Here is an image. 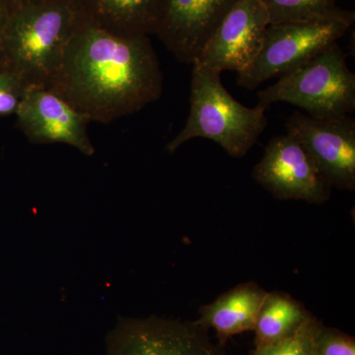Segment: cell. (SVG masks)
<instances>
[{
    "instance_id": "cell-2",
    "label": "cell",
    "mask_w": 355,
    "mask_h": 355,
    "mask_svg": "<svg viewBox=\"0 0 355 355\" xmlns=\"http://www.w3.org/2000/svg\"><path fill=\"white\" fill-rule=\"evenodd\" d=\"M78 0H28L9 8L0 60L29 85L46 86L83 20Z\"/></svg>"
},
{
    "instance_id": "cell-20",
    "label": "cell",
    "mask_w": 355,
    "mask_h": 355,
    "mask_svg": "<svg viewBox=\"0 0 355 355\" xmlns=\"http://www.w3.org/2000/svg\"><path fill=\"white\" fill-rule=\"evenodd\" d=\"M8 4L9 8L17 4L22 3V2L28 1V0H4Z\"/></svg>"
},
{
    "instance_id": "cell-16",
    "label": "cell",
    "mask_w": 355,
    "mask_h": 355,
    "mask_svg": "<svg viewBox=\"0 0 355 355\" xmlns=\"http://www.w3.org/2000/svg\"><path fill=\"white\" fill-rule=\"evenodd\" d=\"M322 321L313 316L297 331L272 345L254 347L249 355H313L315 338Z\"/></svg>"
},
{
    "instance_id": "cell-1",
    "label": "cell",
    "mask_w": 355,
    "mask_h": 355,
    "mask_svg": "<svg viewBox=\"0 0 355 355\" xmlns=\"http://www.w3.org/2000/svg\"><path fill=\"white\" fill-rule=\"evenodd\" d=\"M46 87L90 123H110L160 99L163 73L148 36H119L84 16Z\"/></svg>"
},
{
    "instance_id": "cell-5",
    "label": "cell",
    "mask_w": 355,
    "mask_h": 355,
    "mask_svg": "<svg viewBox=\"0 0 355 355\" xmlns=\"http://www.w3.org/2000/svg\"><path fill=\"white\" fill-rule=\"evenodd\" d=\"M355 20V14L334 19L268 25L260 53L238 84L254 90L272 77L284 76L338 43Z\"/></svg>"
},
{
    "instance_id": "cell-15",
    "label": "cell",
    "mask_w": 355,
    "mask_h": 355,
    "mask_svg": "<svg viewBox=\"0 0 355 355\" xmlns=\"http://www.w3.org/2000/svg\"><path fill=\"white\" fill-rule=\"evenodd\" d=\"M270 25L306 21L334 19L354 15V11L338 6V0H261Z\"/></svg>"
},
{
    "instance_id": "cell-19",
    "label": "cell",
    "mask_w": 355,
    "mask_h": 355,
    "mask_svg": "<svg viewBox=\"0 0 355 355\" xmlns=\"http://www.w3.org/2000/svg\"><path fill=\"white\" fill-rule=\"evenodd\" d=\"M9 6L4 0H0V39L6 27L7 17H8Z\"/></svg>"
},
{
    "instance_id": "cell-8",
    "label": "cell",
    "mask_w": 355,
    "mask_h": 355,
    "mask_svg": "<svg viewBox=\"0 0 355 355\" xmlns=\"http://www.w3.org/2000/svg\"><path fill=\"white\" fill-rule=\"evenodd\" d=\"M331 188L355 189V121L349 116L315 118L294 112L286 123Z\"/></svg>"
},
{
    "instance_id": "cell-6",
    "label": "cell",
    "mask_w": 355,
    "mask_h": 355,
    "mask_svg": "<svg viewBox=\"0 0 355 355\" xmlns=\"http://www.w3.org/2000/svg\"><path fill=\"white\" fill-rule=\"evenodd\" d=\"M106 355H228L196 321L120 318L107 336Z\"/></svg>"
},
{
    "instance_id": "cell-10",
    "label": "cell",
    "mask_w": 355,
    "mask_h": 355,
    "mask_svg": "<svg viewBox=\"0 0 355 355\" xmlns=\"http://www.w3.org/2000/svg\"><path fill=\"white\" fill-rule=\"evenodd\" d=\"M18 127L35 144H65L86 156L95 153L90 121L46 86L29 85L17 113Z\"/></svg>"
},
{
    "instance_id": "cell-4",
    "label": "cell",
    "mask_w": 355,
    "mask_h": 355,
    "mask_svg": "<svg viewBox=\"0 0 355 355\" xmlns=\"http://www.w3.org/2000/svg\"><path fill=\"white\" fill-rule=\"evenodd\" d=\"M288 103L315 118L349 116L355 109V76L347 64V55L338 43L277 83L258 93L263 110L275 103Z\"/></svg>"
},
{
    "instance_id": "cell-17",
    "label": "cell",
    "mask_w": 355,
    "mask_h": 355,
    "mask_svg": "<svg viewBox=\"0 0 355 355\" xmlns=\"http://www.w3.org/2000/svg\"><path fill=\"white\" fill-rule=\"evenodd\" d=\"M313 355H355L354 338L322 323L315 338Z\"/></svg>"
},
{
    "instance_id": "cell-3",
    "label": "cell",
    "mask_w": 355,
    "mask_h": 355,
    "mask_svg": "<svg viewBox=\"0 0 355 355\" xmlns=\"http://www.w3.org/2000/svg\"><path fill=\"white\" fill-rule=\"evenodd\" d=\"M268 125L266 111L238 102L221 83L220 73L193 64L190 114L186 125L166 146L176 153L189 140H212L234 158H242Z\"/></svg>"
},
{
    "instance_id": "cell-18",
    "label": "cell",
    "mask_w": 355,
    "mask_h": 355,
    "mask_svg": "<svg viewBox=\"0 0 355 355\" xmlns=\"http://www.w3.org/2000/svg\"><path fill=\"white\" fill-rule=\"evenodd\" d=\"M27 86L17 74L0 67V116L17 113Z\"/></svg>"
},
{
    "instance_id": "cell-9",
    "label": "cell",
    "mask_w": 355,
    "mask_h": 355,
    "mask_svg": "<svg viewBox=\"0 0 355 355\" xmlns=\"http://www.w3.org/2000/svg\"><path fill=\"white\" fill-rule=\"evenodd\" d=\"M268 25L261 0H236L193 64L217 73H241L260 53Z\"/></svg>"
},
{
    "instance_id": "cell-14",
    "label": "cell",
    "mask_w": 355,
    "mask_h": 355,
    "mask_svg": "<svg viewBox=\"0 0 355 355\" xmlns=\"http://www.w3.org/2000/svg\"><path fill=\"white\" fill-rule=\"evenodd\" d=\"M313 316L291 294L268 292L254 324V347H266L288 338Z\"/></svg>"
},
{
    "instance_id": "cell-21",
    "label": "cell",
    "mask_w": 355,
    "mask_h": 355,
    "mask_svg": "<svg viewBox=\"0 0 355 355\" xmlns=\"http://www.w3.org/2000/svg\"><path fill=\"white\" fill-rule=\"evenodd\" d=\"M0 67H3V65L1 64V60H0Z\"/></svg>"
},
{
    "instance_id": "cell-7",
    "label": "cell",
    "mask_w": 355,
    "mask_h": 355,
    "mask_svg": "<svg viewBox=\"0 0 355 355\" xmlns=\"http://www.w3.org/2000/svg\"><path fill=\"white\" fill-rule=\"evenodd\" d=\"M253 178L273 197L280 200H302L321 205L331 197V186L317 169L309 154L293 135L273 137Z\"/></svg>"
},
{
    "instance_id": "cell-12",
    "label": "cell",
    "mask_w": 355,
    "mask_h": 355,
    "mask_svg": "<svg viewBox=\"0 0 355 355\" xmlns=\"http://www.w3.org/2000/svg\"><path fill=\"white\" fill-rule=\"evenodd\" d=\"M268 291L257 282L238 284L200 308L196 323L216 331L219 345L224 347L233 336L253 331L257 318Z\"/></svg>"
},
{
    "instance_id": "cell-13",
    "label": "cell",
    "mask_w": 355,
    "mask_h": 355,
    "mask_svg": "<svg viewBox=\"0 0 355 355\" xmlns=\"http://www.w3.org/2000/svg\"><path fill=\"white\" fill-rule=\"evenodd\" d=\"M85 17L114 35H155L162 0H78Z\"/></svg>"
},
{
    "instance_id": "cell-11",
    "label": "cell",
    "mask_w": 355,
    "mask_h": 355,
    "mask_svg": "<svg viewBox=\"0 0 355 355\" xmlns=\"http://www.w3.org/2000/svg\"><path fill=\"white\" fill-rule=\"evenodd\" d=\"M236 0H162L155 36L191 64Z\"/></svg>"
}]
</instances>
